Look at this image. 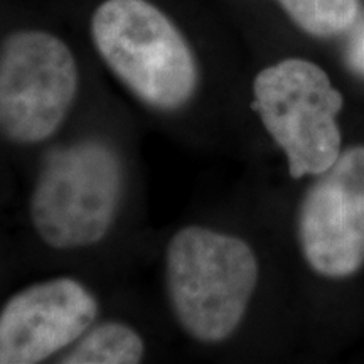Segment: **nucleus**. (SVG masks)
Returning <instances> with one entry per match:
<instances>
[{
  "instance_id": "obj_1",
  "label": "nucleus",
  "mask_w": 364,
  "mask_h": 364,
  "mask_svg": "<svg viewBox=\"0 0 364 364\" xmlns=\"http://www.w3.org/2000/svg\"><path fill=\"white\" fill-rule=\"evenodd\" d=\"M258 282L247 241L203 226H186L166 252L171 309L191 338L221 343L243 321Z\"/></svg>"
},
{
  "instance_id": "obj_2",
  "label": "nucleus",
  "mask_w": 364,
  "mask_h": 364,
  "mask_svg": "<svg viewBox=\"0 0 364 364\" xmlns=\"http://www.w3.org/2000/svg\"><path fill=\"white\" fill-rule=\"evenodd\" d=\"M91 36L113 75L140 102L179 110L198 88V65L174 22L147 0H107L91 17Z\"/></svg>"
},
{
  "instance_id": "obj_3",
  "label": "nucleus",
  "mask_w": 364,
  "mask_h": 364,
  "mask_svg": "<svg viewBox=\"0 0 364 364\" xmlns=\"http://www.w3.org/2000/svg\"><path fill=\"white\" fill-rule=\"evenodd\" d=\"M124 193V167L110 145L81 140L54 150L31 198L33 225L56 250L97 245L115 223Z\"/></svg>"
},
{
  "instance_id": "obj_4",
  "label": "nucleus",
  "mask_w": 364,
  "mask_h": 364,
  "mask_svg": "<svg viewBox=\"0 0 364 364\" xmlns=\"http://www.w3.org/2000/svg\"><path fill=\"white\" fill-rule=\"evenodd\" d=\"M253 108L284 150L294 179L326 172L341 156L338 113L344 100L317 65L285 59L258 73Z\"/></svg>"
},
{
  "instance_id": "obj_5",
  "label": "nucleus",
  "mask_w": 364,
  "mask_h": 364,
  "mask_svg": "<svg viewBox=\"0 0 364 364\" xmlns=\"http://www.w3.org/2000/svg\"><path fill=\"white\" fill-rule=\"evenodd\" d=\"M70 48L44 31H19L0 46V134L39 144L58 132L78 95Z\"/></svg>"
},
{
  "instance_id": "obj_6",
  "label": "nucleus",
  "mask_w": 364,
  "mask_h": 364,
  "mask_svg": "<svg viewBox=\"0 0 364 364\" xmlns=\"http://www.w3.org/2000/svg\"><path fill=\"white\" fill-rule=\"evenodd\" d=\"M299 240L314 270L343 279L364 265V147L341 154L309 188Z\"/></svg>"
},
{
  "instance_id": "obj_7",
  "label": "nucleus",
  "mask_w": 364,
  "mask_h": 364,
  "mask_svg": "<svg viewBox=\"0 0 364 364\" xmlns=\"http://www.w3.org/2000/svg\"><path fill=\"white\" fill-rule=\"evenodd\" d=\"M98 302L70 277L21 290L0 311V364H36L75 344L93 326Z\"/></svg>"
},
{
  "instance_id": "obj_8",
  "label": "nucleus",
  "mask_w": 364,
  "mask_h": 364,
  "mask_svg": "<svg viewBox=\"0 0 364 364\" xmlns=\"http://www.w3.org/2000/svg\"><path fill=\"white\" fill-rule=\"evenodd\" d=\"M145 354L139 332L122 322H105L90 327L68 348L59 363L65 364H135Z\"/></svg>"
},
{
  "instance_id": "obj_9",
  "label": "nucleus",
  "mask_w": 364,
  "mask_h": 364,
  "mask_svg": "<svg viewBox=\"0 0 364 364\" xmlns=\"http://www.w3.org/2000/svg\"><path fill=\"white\" fill-rule=\"evenodd\" d=\"M285 12L314 36L343 33L358 16V0H279Z\"/></svg>"
},
{
  "instance_id": "obj_10",
  "label": "nucleus",
  "mask_w": 364,
  "mask_h": 364,
  "mask_svg": "<svg viewBox=\"0 0 364 364\" xmlns=\"http://www.w3.org/2000/svg\"><path fill=\"white\" fill-rule=\"evenodd\" d=\"M346 59L354 73L364 76V21L354 29L351 39H349Z\"/></svg>"
}]
</instances>
